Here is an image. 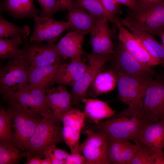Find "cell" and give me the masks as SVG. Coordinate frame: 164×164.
<instances>
[{"label": "cell", "mask_w": 164, "mask_h": 164, "mask_svg": "<svg viewBox=\"0 0 164 164\" xmlns=\"http://www.w3.org/2000/svg\"><path fill=\"white\" fill-rule=\"evenodd\" d=\"M25 164H42V159L38 157H31L28 159Z\"/></svg>", "instance_id": "obj_41"}, {"label": "cell", "mask_w": 164, "mask_h": 164, "mask_svg": "<svg viewBox=\"0 0 164 164\" xmlns=\"http://www.w3.org/2000/svg\"><path fill=\"white\" fill-rule=\"evenodd\" d=\"M136 4H155L164 3V0H135Z\"/></svg>", "instance_id": "obj_40"}, {"label": "cell", "mask_w": 164, "mask_h": 164, "mask_svg": "<svg viewBox=\"0 0 164 164\" xmlns=\"http://www.w3.org/2000/svg\"><path fill=\"white\" fill-rule=\"evenodd\" d=\"M142 114L151 122L164 121V76L159 74L148 86L143 100Z\"/></svg>", "instance_id": "obj_8"}, {"label": "cell", "mask_w": 164, "mask_h": 164, "mask_svg": "<svg viewBox=\"0 0 164 164\" xmlns=\"http://www.w3.org/2000/svg\"><path fill=\"white\" fill-rule=\"evenodd\" d=\"M116 26L118 29V38L128 52L142 63L150 67L162 65L152 57L135 36L121 23L118 18Z\"/></svg>", "instance_id": "obj_15"}, {"label": "cell", "mask_w": 164, "mask_h": 164, "mask_svg": "<svg viewBox=\"0 0 164 164\" xmlns=\"http://www.w3.org/2000/svg\"><path fill=\"white\" fill-rule=\"evenodd\" d=\"M106 11L110 15L115 16L122 13L120 5L116 0H99Z\"/></svg>", "instance_id": "obj_37"}, {"label": "cell", "mask_w": 164, "mask_h": 164, "mask_svg": "<svg viewBox=\"0 0 164 164\" xmlns=\"http://www.w3.org/2000/svg\"><path fill=\"white\" fill-rule=\"evenodd\" d=\"M135 143L155 151L164 148V121L147 124L143 127Z\"/></svg>", "instance_id": "obj_19"}, {"label": "cell", "mask_w": 164, "mask_h": 164, "mask_svg": "<svg viewBox=\"0 0 164 164\" xmlns=\"http://www.w3.org/2000/svg\"><path fill=\"white\" fill-rule=\"evenodd\" d=\"M111 57L113 60L112 68L117 72L144 80H153L159 74L151 67L139 61L127 50L120 41Z\"/></svg>", "instance_id": "obj_7"}, {"label": "cell", "mask_w": 164, "mask_h": 164, "mask_svg": "<svg viewBox=\"0 0 164 164\" xmlns=\"http://www.w3.org/2000/svg\"><path fill=\"white\" fill-rule=\"evenodd\" d=\"M6 101L8 104L7 109L12 115L14 141L22 151H25L36 127L44 117L23 108L14 99L9 98Z\"/></svg>", "instance_id": "obj_5"}, {"label": "cell", "mask_w": 164, "mask_h": 164, "mask_svg": "<svg viewBox=\"0 0 164 164\" xmlns=\"http://www.w3.org/2000/svg\"><path fill=\"white\" fill-rule=\"evenodd\" d=\"M115 71L117 76L118 97L128 106L121 112L125 115L145 119L142 114L143 98L148 86L154 79L142 80Z\"/></svg>", "instance_id": "obj_3"}, {"label": "cell", "mask_w": 164, "mask_h": 164, "mask_svg": "<svg viewBox=\"0 0 164 164\" xmlns=\"http://www.w3.org/2000/svg\"><path fill=\"white\" fill-rule=\"evenodd\" d=\"M46 97L54 116L61 121L64 116L73 108L72 94L63 85L46 88Z\"/></svg>", "instance_id": "obj_17"}, {"label": "cell", "mask_w": 164, "mask_h": 164, "mask_svg": "<svg viewBox=\"0 0 164 164\" xmlns=\"http://www.w3.org/2000/svg\"><path fill=\"white\" fill-rule=\"evenodd\" d=\"M135 144L138 149L130 164H164L163 150L155 151Z\"/></svg>", "instance_id": "obj_27"}, {"label": "cell", "mask_w": 164, "mask_h": 164, "mask_svg": "<svg viewBox=\"0 0 164 164\" xmlns=\"http://www.w3.org/2000/svg\"><path fill=\"white\" fill-rule=\"evenodd\" d=\"M150 122L145 119L125 115L120 112L109 119L94 124L89 128L101 132L110 138L132 140L135 143L143 127Z\"/></svg>", "instance_id": "obj_2"}, {"label": "cell", "mask_w": 164, "mask_h": 164, "mask_svg": "<svg viewBox=\"0 0 164 164\" xmlns=\"http://www.w3.org/2000/svg\"><path fill=\"white\" fill-rule=\"evenodd\" d=\"M63 5L67 9V7L73 2V0H56Z\"/></svg>", "instance_id": "obj_42"}, {"label": "cell", "mask_w": 164, "mask_h": 164, "mask_svg": "<svg viewBox=\"0 0 164 164\" xmlns=\"http://www.w3.org/2000/svg\"></svg>", "instance_id": "obj_45"}, {"label": "cell", "mask_w": 164, "mask_h": 164, "mask_svg": "<svg viewBox=\"0 0 164 164\" xmlns=\"http://www.w3.org/2000/svg\"><path fill=\"white\" fill-rule=\"evenodd\" d=\"M85 34L73 30L62 37L56 47L63 59L81 56L84 52L82 44Z\"/></svg>", "instance_id": "obj_23"}, {"label": "cell", "mask_w": 164, "mask_h": 164, "mask_svg": "<svg viewBox=\"0 0 164 164\" xmlns=\"http://www.w3.org/2000/svg\"><path fill=\"white\" fill-rule=\"evenodd\" d=\"M23 56L30 66L37 67L60 62L62 58L54 43L32 44L22 49Z\"/></svg>", "instance_id": "obj_14"}, {"label": "cell", "mask_w": 164, "mask_h": 164, "mask_svg": "<svg viewBox=\"0 0 164 164\" xmlns=\"http://www.w3.org/2000/svg\"><path fill=\"white\" fill-rule=\"evenodd\" d=\"M46 89L29 84L8 99L14 100L23 108L43 117L51 116L53 115L46 101Z\"/></svg>", "instance_id": "obj_10"}, {"label": "cell", "mask_w": 164, "mask_h": 164, "mask_svg": "<svg viewBox=\"0 0 164 164\" xmlns=\"http://www.w3.org/2000/svg\"><path fill=\"white\" fill-rule=\"evenodd\" d=\"M60 62L41 66H30L27 70L29 84L45 88L55 83Z\"/></svg>", "instance_id": "obj_22"}, {"label": "cell", "mask_w": 164, "mask_h": 164, "mask_svg": "<svg viewBox=\"0 0 164 164\" xmlns=\"http://www.w3.org/2000/svg\"><path fill=\"white\" fill-rule=\"evenodd\" d=\"M42 9L41 16L52 17L56 12L67 9L66 8L56 0H37Z\"/></svg>", "instance_id": "obj_34"}, {"label": "cell", "mask_w": 164, "mask_h": 164, "mask_svg": "<svg viewBox=\"0 0 164 164\" xmlns=\"http://www.w3.org/2000/svg\"><path fill=\"white\" fill-rule=\"evenodd\" d=\"M12 121V115L10 111L7 109L5 110L4 108L1 109L0 142L17 146L14 140Z\"/></svg>", "instance_id": "obj_31"}, {"label": "cell", "mask_w": 164, "mask_h": 164, "mask_svg": "<svg viewBox=\"0 0 164 164\" xmlns=\"http://www.w3.org/2000/svg\"><path fill=\"white\" fill-rule=\"evenodd\" d=\"M0 11H7L15 18H21L34 17L39 12L33 0H3L1 4Z\"/></svg>", "instance_id": "obj_26"}, {"label": "cell", "mask_w": 164, "mask_h": 164, "mask_svg": "<svg viewBox=\"0 0 164 164\" xmlns=\"http://www.w3.org/2000/svg\"><path fill=\"white\" fill-rule=\"evenodd\" d=\"M42 164H52V163L50 158L46 156L45 158L42 159Z\"/></svg>", "instance_id": "obj_43"}, {"label": "cell", "mask_w": 164, "mask_h": 164, "mask_svg": "<svg viewBox=\"0 0 164 164\" xmlns=\"http://www.w3.org/2000/svg\"><path fill=\"white\" fill-rule=\"evenodd\" d=\"M162 73H163V75L164 76V71H162Z\"/></svg>", "instance_id": "obj_44"}, {"label": "cell", "mask_w": 164, "mask_h": 164, "mask_svg": "<svg viewBox=\"0 0 164 164\" xmlns=\"http://www.w3.org/2000/svg\"><path fill=\"white\" fill-rule=\"evenodd\" d=\"M103 67L98 71L88 90L87 93L92 97L111 91L116 85L117 76L114 70Z\"/></svg>", "instance_id": "obj_24"}, {"label": "cell", "mask_w": 164, "mask_h": 164, "mask_svg": "<svg viewBox=\"0 0 164 164\" xmlns=\"http://www.w3.org/2000/svg\"><path fill=\"white\" fill-rule=\"evenodd\" d=\"M94 17L98 19L106 17L109 22L116 25L118 19L109 15L105 10L99 0H73Z\"/></svg>", "instance_id": "obj_30"}, {"label": "cell", "mask_w": 164, "mask_h": 164, "mask_svg": "<svg viewBox=\"0 0 164 164\" xmlns=\"http://www.w3.org/2000/svg\"><path fill=\"white\" fill-rule=\"evenodd\" d=\"M30 64L23 56L9 59L0 71V91L5 101L29 84L27 70Z\"/></svg>", "instance_id": "obj_6"}, {"label": "cell", "mask_w": 164, "mask_h": 164, "mask_svg": "<svg viewBox=\"0 0 164 164\" xmlns=\"http://www.w3.org/2000/svg\"><path fill=\"white\" fill-rule=\"evenodd\" d=\"M88 64L78 80L72 87L73 104L77 106L85 97L89 87L98 71L110 59V55H100L84 53Z\"/></svg>", "instance_id": "obj_11"}, {"label": "cell", "mask_w": 164, "mask_h": 164, "mask_svg": "<svg viewBox=\"0 0 164 164\" xmlns=\"http://www.w3.org/2000/svg\"><path fill=\"white\" fill-rule=\"evenodd\" d=\"M138 149L137 144H133L126 140L121 154L122 164H130Z\"/></svg>", "instance_id": "obj_36"}, {"label": "cell", "mask_w": 164, "mask_h": 164, "mask_svg": "<svg viewBox=\"0 0 164 164\" xmlns=\"http://www.w3.org/2000/svg\"><path fill=\"white\" fill-rule=\"evenodd\" d=\"M109 138L108 154L110 164H122V152L126 140Z\"/></svg>", "instance_id": "obj_33"}, {"label": "cell", "mask_w": 164, "mask_h": 164, "mask_svg": "<svg viewBox=\"0 0 164 164\" xmlns=\"http://www.w3.org/2000/svg\"><path fill=\"white\" fill-rule=\"evenodd\" d=\"M124 18L137 28L160 37L164 32V3L136 4L133 9L128 8Z\"/></svg>", "instance_id": "obj_4"}, {"label": "cell", "mask_w": 164, "mask_h": 164, "mask_svg": "<svg viewBox=\"0 0 164 164\" xmlns=\"http://www.w3.org/2000/svg\"><path fill=\"white\" fill-rule=\"evenodd\" d=\"M69 154L65 150L54 146L48 149L45 153L50 159L52 164H65L66 159Z\"/></svg>", "instance_id": "obj_35"}, {"label": "cell", "mask_w": 164, "mask_h": 164, "mask_svg": "<svg viewBox=\"0 0 164 164\" xmlns=\"http://www.w3.org/2000/svg\"><path fill=\"white\" fill-rule=\"evenodd\" d=\"M119 4L124 5L130 9H133L135 7L136 3L135 0H116Z\"/></svg>", "instance_id": "obj_39"}, {"label": "cell", "mask_w": 164, "mask_h": 164, "mask_svg": "<svg viewBox=\"0 0 164 164\" xmlns=\"http://www.w3.org/2000/svg\"><path fill=\"white\" fill-rule=\"evenodd\" d=\"M34 29L29 38L30 42L39 43L43 41L54 43L63 32L71 27L68 21H58L46 16L34 17Z\"/></svg>", "instance_id": "obj_13"}, {"label": "cell", "mask_w": 164, "mask_h": 164, "mask_svg": "<svg viewBox=\"0 0 164 164\" xmlns=\"http://www.w3.org/2000/svg\"><path fill=\"white\" fill-rule=\"evenodd\" d=\"M25 157H28L26 152L17 146L0 142V164H17Z\"/></svg>", "instance_id": "obj_29"}, {"label": "cell", "mask_w": 164, "mask_h": 164, "mask_svg": "<svg viewBox=\"0 0 164 164\" xmlns=\"http://www.w3.org/2000/svg\"><path fill=\"white\" fill-rule=\"evenodd\" d=\"M106 17L98 19L90 32V42L93 53L100 55H112L114 53L112 42V31L108 25Z\"/></svg>", "instance_id": "obj_16"}, {"label": "cell", "mask_w": 164, "mask_h": 164, "mask_svg": "<svg viewBox=\"0 0 164 164\" xmlns=\"http://www.w3.org/2000/svg\"><path fill=\"white\" fill-rule=\"evenodd\" d=\"M61 122L54 115L43 118L36 127L26 148L28 159L31 157L45 158V153L48 149L64 142Z\"/></svg>", "instance_id": "obj_1"}, {"label": "cell", "mask_w": 164, "mask_h": 164, "mask_svg": "<svg viewBox=\"0 0 164 164\" xmlns=\"http://www.w3.org/2000/svg\"><path fill=\"white\" fill-rule=\"evenodd\" d=\"M85 119L83 112L73 108L62 119L63 139L71 154H81L80 139V133L84 126Z\"/></svg>", "instance_id": "obj_12"}, {"label": "cell", "mask_w": 164, "mask_h": 164, "mask_svg": "<svg viewBox=\"0 0 164 164\" xmlns=\"http://www.w3.org/2000/svg\"><path fill=\"white\" fill-rule=\"evenodd\" d=\"M81 56L71 59L68 63L61 64L57 70L55 83L72 87L79 79L87 65L83 62Z\"/></svg>", "instance_id": "obj_20"}, {"label": "cell", "mask_w": 164, "mask_h": 164, "mask_svg": "<svg viewBox=\"0 0 164 164\" xmlns=\"http://www.w3.org/2000/svg\"><path fill=\"white\" fill-rule=\"evenodd\" d=\"M119 19L121 24L135 36L150 55L160 61L164 67V47L153 35L137 28L124 18Z\"/></svg>", "instance_id": "obj_18"}, {"label": "cell", "mask_w": 164, "mask_h": 164, "mask_svg": "<svg viewBox=\"0 0 164 164\" xmlns=\"http://www.w3.org/2000/svg\"><path fill=\"white\" fill-rule=\"evenodd\" d=\"M67 18L73 30L84 34L90 33L94 28L97 19L90 15L83 8L72 2L67 7Z\"/></svg>", "instance_id": "obj_21"}, {"label": "cell", "mask_w": 164, "mask_h": 164, "mask_svg": "<svg viewBox=\"0 0 164 164\" xmlns=\"http://www.w3.org/2000/svg\"><path fill=\"white\" fill-rule=\"evenodd\" d=\"M86 139L80 145L86 164H110L108 154L109 138L105 134L90 128L84 131Z\"/></svg>", "instance_id": "obj_9"}, {"label": "cell", "mask_w": 164, "mask_h": 164, "mask_svg": "<svg viewBox=\"0 0 164 164\" xmlns=\"http://www.w3.org/2000/svg\"><path fill=\"white\" fill-rule=\"evenodd\" d=\"M25 40L19 37L0 38V57L1 58L16 59L23 56L19 46Z\"/></svg>", "instance_id": "obj_28"}, {"label": "cell", "mask_w": 164, "mask_h": 164, "mask_svg": "<svg viewBox=\"0 0 164 164\" xmlns=\"http://www.w3.org/2000/svg\"><path fill=\"white\" fill-rule=\"evenodd\" d=\"M30 29L27 26H17L0 16V37L20 38L25 40L30 32Z\"/></svg>", "instance_id": "obj_32"}, {"label": "cell", "mask_w": 164, "mask_h": 164, "mask_svg": "<svg viewBox=\"0 0 164 164\" xmlns=\"http://www.w3.org/2000/svg\"><path fill=\"white\" fill-rule=\"evenodd\" d=\"M65 164H86V160L81 154H69L66 159Z\"/></svg>", "instance_id": "obj_38"}, {"label": "cell", "mask_w": 164, "mask_h": 164, "mask_svg": "<svg viewBox=\"0 0 164 164\" xmlns=\"http://www.w3.org/2000/svg\"><path fill=\"white\" fill-rule=\"evenodd\" d=\"M81 101L85 104L83 112L85 118L94 124L104 119L110 118L115 114V111L104 101L84 97Z\"/></svg>", "instance_id": "obj_25"}]
</instances>
